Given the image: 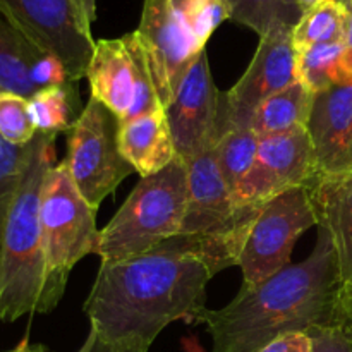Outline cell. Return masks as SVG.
Returning <instances> with one entry per match:
<instances>
[{
	"label": "cell",
	"instance_id": "cell-14",
	"mask_svg": "<svg viewBox=\"0 0 352 352\" xmlns=\"http://www.w3.org/2000/svg\"><path fill=\"white\" fill-rule=\"evenodd\" d=\"M306 129L315 155V181L351 174L352 81L316 93Z\"/></svg>",
	"mask_w": 352,
	"mask_h": 352
},
{
	"label": "cell",
	"instance_id": "cell-20",
	"mask_svg": "<svg viewBox=\"0 0 352 352\" xmlns=\"http://www.w3.org/2000/svg\"><path fill=\"white\" fill-rule=\"evenodd\" d=\"M347 12L339 0H322L301 17L292 30L296 52L315 45L346 43Z\"/></svg>",
	"mask_w": 352,
	"mask_h": 352
},
{
	"label": "cell",
	"instance_id": "cell-29",
	"mask_svg": "<svg viewBox=\"0 0 352 352\" xmlns=\"http://www.w3.org/2000/svg\"><path fill=\"white\" fill-rule=\"evenodd\" d=\"M258 352H313V340L305 332H289L278 336Z\"/></svg>",
	"mask_w": 352,
	"mask_h": 352
},
{
	"label": "cell",
	"instance_id": "cell-19",
	"mask_svg": "<svg viewBox=\"0 0 352 352\" xmlns=\"http://www.w3.org/2000/svg\"><path fill=\"white\" fill-rule=\"evenodd\" d=\"M344 57L346 43L315 45L298 52L299 81L305 82L313 95L351 82L352 76L347 72Z\"/></svg>",
	"mask_w": 352,
	"mask_h": 352
},
{
	"label": "cell",
	"instance_id": "cell-23",
	"mask_svg": "<svg viewBox=\"0 0 352 352\" xmlns=\"http://www.w3.org/2000/svg\"><path fill=\"white\" fill-rule=\"evenodd\" d=\"M30 116L38 133L58 134L62 131H71L78 120L74 107L71 103L69 88H47L38 91L28 100Z\"/></svg>",
	"mask_w": 352,
	"mask_h": 352
},
{
	"label": "cell",
	"instance_id": "cell-31",
	"mask_svg": "<svg viewBox=\"0 0 352 352\" xmlns=\"http://www.w3.org/2000/svg\"><path fill=\"white\" fill-rule=\"evenodd\" d=\"M346 7L347 12V31H346V48L352 50V0H339Z\"/></svg>",
	"mask_w": 352,
	"mask_h": 352
},
{
	"label": "cell",
	"instance_id": "cell-25",
	"mask_svg": "<svg viewBox=\"0 0 352 352\" xmlns=\"http://www.w3.org/2000/svg\"><path fill=\"white\" fill-rule=\"evenodd\" d=\"M28 98L16 93H0V136L14 144H28L36 136Z\"/></svg>",
	"mask_w": 352,
	"mask_h": 352
},
{
	"label": "cell",
	"instance_id": "cell-13",
	"mask_svg": "<svg viewBox=\"0 0 352 352\" xmlns=\"http://www.w3.org/2000/svg\"><path fill=\"white\" fill-rule=\"evenodd\" d=\"M298 79V52L291 28L275 30L260 38L250 67L226 93L230 126L251 129L253 117L261 103Z\"/></svg>",
	"mask_w": 352,
	"mask_h": 352
},
{
	"label": "cell",
	"instance_id": "cell-17",
	"mask_svg": "<svg viewBox=\"0 0 352 352\" xmlns=\"http://www.w3.org/2000/svg\"><path fill=\"white\" fill-rule=\"evenodd\" d=\"M313 95L302 81L292 82L261 103L251 122L258 138L287 133L296 127H306L313 107Z\"/></svg>",
	"mask_w": 352,
	"mask_h": 352
},
{
	"label": "cell",
	"instance_id": "cell-27",
	"mask_svg": "<svg viewBox=\"0 0 352 352\" xmlns=\"http://www.w3.org/2000/svg\"><path fill=\"white\" fill-rule=\"evenodd\" d=\"M308 336L313 340V352H352V316L311 329Z\"/></svg>",
	"mask_w": 352,
	"mask_h": 352
},
{
	"label": "cell",
	"instance_id": "cell-5",
	"mask_svg": "<svg viewBox=\"0 0 352 352\" xmlns=\"http://www.w3.org/2000/svg\"><path fill=\"white\" fill-rule=\"evenodd\" d=\"M40 220L45 253L43 315L62 299L74 265L88 254H96L100 243L96 208L78 191L65 162L52 165L45 175Z\"/></svg>",
	"mask_w": 352,
	"mask_h": 352
},
{
	"label": "cell",
	"instance_id": "cell-6",
	"mask_svg": "<svg viewBox=\"0 0 352 352\" xmlns=\"http://www.w3.org/2000/svg\"><path fill=\"white\" fill-rule=\"evenodd\" d=\"M119 129V117L89 98L69 131L64 162L78 191L96 210L134 172L120 153Z\"/></svg>",
	"mask_w": 352,
	"mask_h": 352
},
{
	"label": "cell",
	"instance_id": "cell-21",
	"mask_svg": "<svg viewBox=\"0 0 352 352\" xmlns=\"http://www.w3.org/2000/svg\"><path fill=\"white\" fill-rule=\"evenodd\" d=\"M230 21L248 26L260 38L282 28L294 30L302 12L294 0H226Z\"/></svg>",
	"mask_w": 352,
	"mask_h": 352
},
{
	"label": "cell",
	"instance_id": "cell-9",
	"mask_svg": "<svg viewBox=\"0 0 352 352\" xmlns=\"http://www.w3.org/2000/svg\"><path fill=\"white\" fill-rule=\"evenodd\" d=\"M313 226H318V219L306 186L268 201L258 213L241 254L243 285L254 287L289 267L296 241Z\"/></svg>",
	"mask_w": 352,
	"mask_h": 352
},
{
	"label": "cell",
	"instance_id": "cell-22",
	"mask_svg": "<svg viewBox=\"0 0 352 352\" xmlns=\"http://www.w3.org/2000/svg\"><path fill=\"white\" fill-rule=\"evenodd\" d=\"M258 144L260 138L253 133V129H236V127L227 131L217 143V162L230 191L236 189L241 179L253 167Z\"/></svg>",
	"mask_w": 352,
	"mask_h": 352
},
{
	"label": "cell",
	"instance_id": "cell-35",
	"mask_svg": "<svg viewBox=\"0 0 352 352\" xmlns=\"http://www.w3.org/2000/svg\"><path fill=\"white\" fill-rule=\"evenodd\" d=\"M344 62H346L347 72L352 76V50H347L346 48V57H344Z\"/></svg>",
	"mask_w": 352,
	"mask_h": 352
},
{
	"label": "cell",
	"instance_id": "cell-12",
	"mask_svg": "<svg viewBox=\"0 0 352 352\" xmlns=\"http://www.w3.org/2000/svg\"><path fill=\"white\" fill-rule=\"evenodd\" d=\"M136 34L146 55L158 100L167 109L205 48L192 40L172 0H144Z\"/></svg>",
	"mask_w": 352,
	"mask_h": 352
},
{
	"label": "cell",
	"instance_id": "cell-28",
	"mask_svg": "<svg viewBox=\"0 0 352 352\" xmlns=\"http://www.w3.org/2000/svg\"><path fill=\"white\" fill-rule=\"evenodd\" d=\"M31 79H33V85L36 86L38 91L47 88H54V86H58V88H69V85H74V82L69 79L65 65L62 64L55 55L47 54V52H41V55L33 64V69H31Z\"/></svg>",
	"mask_w": 352,
	"mask_h": 352
},
{
	"label": "cell",
	"instance_id": "cell-4",
	"mask_svg": "<svg viewBox=\"0 0 352 352\" xmlns=\"http://www.w3.org/2000/svg\"><path fill=\"white\" fill-rule=\"evenodd\" d=\"M188 208V167L181 157L164 170L141 177L112 220L100 230L102 261L140 256L179 236Z\"/></svg>",
	"mask_w": 352,
	"mask_h": 352
},
{
	"label": "cell",
	"instance_id": "cell-18",
	"mask_svg": "<svg viewBox=\"0 0 352 352\" xmlns=\"http://www.w3.org/2000/svg\"><path fill=\"white\" fill-rule=\"evenodd\" d=\"M41 52L0 16V93H16L28 100L36 95L31 69Z\"/></svg>",
	"mask_w": 352,
	"mask_h": 352
},
{
	"label": "cell",
	"instance_id": "cell-26",
	"mask_svg": "<svg viewBox=\"0 0 352 352\" xmlns=\"http://www.w3.org/2000/svg\"><path fill=\"white\" fill-rule=\"evenodd\" d=\"M30 143L14 144L0 136V234H2L7 210H9L14 192L19 186L24 167H26Z\"/></svg>",
	"mask_w": 352,
	"mask_h": 352
},
{
	"label": "cell",
	"instance_id": "cell-16",
	"mask_svg": "<svg viewBox=\"0 0 352 352\" xmlns=\"http://www.w3.org/2000/svg\"><path fill=\"white\" fill-rule=\"evenodd\" d=\"M119 148L141 177L164 170L177 158L165 109L120 122Z\"/></svg>",
	"mask_w": 352,
	"mask_h": 352
},
{
	"label": "cell",
	"instance_id": "cell-3",
	"mask_svg": "<svg viewBox=\"0 0 352 352\" xmlns=\"http://www.w3.org/2000/svg\"><path fill=\"white\" fill-rule=\"evenodd\" d=\"M57 134L36 133L0 234V320L41 313L45 253L40 205L45 175L55 165Z\"/></svg>",
	"mask_w": 352,
	"mask_h": 352
},
{
	"label": "cell",
	"instance_id": "cell-2",
	"mask_svg": "<svg viewBox=\"0 0 352 352\" xmlns=\"http://www.w3.org/2000/svg\"><path fill=\"white\" fill-rule=\"evenodd\" d=\"M336 251L320 227L313 253L268 280L246 287L220 309H201L195 323L212 336V352H258L278 336L308 333L346 318Z\"/></svg>",
	"mask_w": 352,
	"mask_h": 352
},
{
	"label": "cell",
	"instance_id": "cell-7",
	"mask_svg": "<svg viewBox=\"0 0 352 352\" xmlns=\"http://www.w3.org/2000/svg\"><path fill=\"white\" fill-rule=\"evenodd\" d=\"M86 78L91 98L103 103L120 122L164 109L136 31L95 41Z\"/></svg>",
	"mask_w": 352,
	"mask_h": 352
},
{
	"label": "cell",
	"instance_id": "cell-33",
	"mask_svg": "<svg viewBox=\"0 0 352 352\" xmlns=\"http://www.w3.org/2000/svg\"><path fill=\"white\" fill-rule=\"evenodd\" d=\"M81 2L82 10L86 14V19L89 21V24H93L96 21V0H79Z\"/></svg>",
	"mask_w": 352,
	"mask_h": 352
},
{
	"label": "cell",
	"instance_id": "cell-24",
	"mask_svg": "<svg viewBox=\"0 0 352 352\" xmlns=\"http://www.w3.org/2000/svg\"><path fill=\"white\" fill-rule=\"evenodd\" d=\"M172 6L192 40L201 48L206 47V41L213 31L223 21L230 19V10L226 0H172Z\"/></svg>",
	"mask_w": 352,
	"mask_h": 352
},
{
	"label": "cell",
	"instance_id": "cell-34",
	"mask_svg": "<svg viewBox=\"0 0 352 352\" xmlns=\"http://www.w3.org/2000/svg\"><path fill=\"white\" fill-rule=\"evenodd\" d=\"M294 2L298 3V7H299V9H301L302 16H305V14L308 12V10H311L313 7L318 6V3L322 2V0H294Z\"/></svg>",
	"mask_w": 352,
	"mask_h": 352
},
{
	"label": "cell",
	"instance_id": "cell-8",
	"mask_svg": "<svg viewBox=\"0 0 352 352\" xmlns=\"http://www.w3.org/2000/svg\"><path fill=\"white\" fill-rule=\"evenodd\" d=\"M0 16L34 47L55 55L72 82L86 78L95 40L79 0H0Z\"/></svg>",
	"mask_w": 352,
	"mask_h": 352
},
{
	"label": "cell",
	"instance_id": "cell-30",
	"mask_svg": "<svg viewBox=\"0 0 352 352\" xmlns=\"http://www.w3.org/2000/svg\"><path fill=\"white\" fill-rule=\"evenodd\" d=\"M78 352H148V349H141V347L112 346V344L103 342L102 339H98V337L89 330V336L88 339H86L85 346H82Z\"/></svg>",
	"mask_w": 352,
	"mask_h": 352
},
{
	"label": "cell",
	"instance_id": "cell-1",
	"mask_svg": "<svg viewBox=\"0 0 352 352\" xmlns=\"http://www.w3.org/2000/svg\"><path fill=\"white\" fill-rule=\"evenodd\" d=\"M213 274L196 254L164 241L140 256L102 261L85 313L103 342L150 351L175 320L195 323Z\"/></svg>",
	"mask_w": 352,
	"mask_h": 352
},
{
	"label": "cell",
	"instance_id": "cell-11",
	"mask_svg": "<svg viewBox=\"0 0 352 352\" xmlns=\"http://www.w3.org/2000/svg\"><path fill=\"white\" fill-rule=\"evenodd\" d=\"M165 116L177 157L184 162L215 148L220 138L232 129L227 96L213 85L206 50L189 69Z\"/></svg>",
	"mask_w": 352,
	"mask_h": 352
},
{
	"label": "cell",
	"instance_id": "cell-32",
	"mask_svg": "<svg viewBox=\"0 0 352 352\" xmlns=\"http://www.w3.org/2000/svg\"><path fill=\"white\" fill-rule=\"evenodd\" d=\"M6 352H48L47 347L40 346V344H30V340L24 339L19 346H16L14 349H9Z\"/></svg>",
	"mask_w": 352,
	"mask_h": 352
},
{
	"label": "cell",
	"instance_id": "cell-15",
	"mask_svg": "<svg viewBox=\"0 0 352 352\" xmlns=\"http://www.w3.org/2000/svg\"><path fill=\"white\" fill-rule=\"evenodd\" d=\"M318 227L327 230L336 251L340 302L352 316V172L316 179L309 186Z\"/></svg>",
	"mask_w": 352,
	"mask_h": 352
},
{
	"label": "cell",
	"instance_id": "cell-10",
	"mask_svg": "<svg viewBox=\"0 0 352 352\" xmlns=\"http://www.w3.org/2000/svg\"><path fill=\"white\" fill-rule=\"evenodd\" d=\"M315 177V155L306 127L260 138L253 167L232 191L234 206L243 215H258L278 195L309 188Z\"/></svg>",
	"mask_w": 352,
	"mask_h": 352
}]
</instances>
